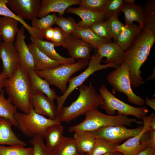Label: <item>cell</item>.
I'll return each mask as SVG.
<instances>
[{"instance_id": "1", "label": "cell", "mask_w": 155, "mask_h": 155, "mask_svg": "<svg viewBox=\"0 0 155 155\" xmlns=\"http://www.w3.org/2000/svg\"><path fill=\"white\" fill-rule=\"evenodd\" d=\"M144 25L139 30L129 47L125 51L123 62L128 65L131 84L134 86L143 82L140 69L155 42V1L149 0L144 5Z\"/></svg>"}, {"instance_id": "2", "label": "cell", "mask_w": 155, "mask_h": 155, "mask_svg": "<svg viewBox=\"0 0 155 155\" xmlns=\"http://www.w3.org/2000/svg\"><path fill=\"white\" fill-rule=\"evenodd\" d=\"M4 88L8 98L17 109L28 113L33 108V91L29 77L20 65L12 76L6 79Z\"/></svg>"}, {"instance_id": "3", "label": "cell", "mask_w": 155, "mask_h": 155, "mask_svg": "<svg viewBox=\"0 0 155 155\" xmlns=\"http://www.w3.org/2000/svg\"><path fill=\"white\" fill-rule=\"evenodd\" d=\"M79 95L69 106H63L57 119L61 123H68L88 111L98 108L104 103L102 96L96 92L91 82L88 85L82 84L79 87Z\"/></svg>"}, {"instance_id": "4", "label": "cell", "mask_w": 155, "mask_h": 155, "mask_svg": "<svg viewBox=\"0 0 155 155\" xmlns=\"http://www.w3.org/2000/svg\"><path fill=\"white\" fill-rule=\"evenodd\" d=\"M85 115V118L84 121L69 128L70 132H74L76 131H92L102 127L110 126H131L133 123L138 125L142 124V121H138L135 118H129L127 116L105 114L101 112L98 108L91 110Z\"/></svg>"}, {"instance_id": "5", "label": "cell", "mask_w": 155, "mask_h": 155, "mask_svg": "<svg viewBox=\"0 0 155 155\" xmlns=\"http://www.w3.org/2000/svg\"><path fill=\"white\" fill-rule=\"evenodd\" d=\"M17 127L25 135L32 138L39 135L44 138L47 129L54 124L61 123L57 119L46 118L32 108L28 113L17 111L14 115Z\"/></svg>"}, {"instance_id": "6", "label": "cell", "mask_w": 155, "mask_h": 155, "mask_svg": "<svg viewBox=\"0 0 155 155\" xmlns=\"http://www.w3.org/2000/svg\"><path fill=\"white\" fill-rule=\"evenodd\" d=\"M89 62L88 59H80L73 63L62 64L45 71H35L39 76L46 80L50 85L57 88L63 94L67 89V83L71 76L87 67Z\"/></svg>"}, {"instance_id": "7", "label": "cell", "mask_w": 155, "mask_h": 155, "mask_svg": "<svg viewBox=\"0 0 155 155\" xmlns=\"http://www.w3.org/2000/svg\"><path fill=\"white\" fill-rule=\"evenodd\" d=\"M107 79L112 86V92L123 93L127 96L129 102L142 106L145 104V100L137 96L132 89L130 78V69L128 65L123 62L121 65L107 76Z\"/></svg>"}, {"instance_id": "8", "label": "cell", "mask_w": 155, "mask_h": 155, "mask_svg": "<svg viewBox=\"0 0 155 155\" xmlns=\"http://www.w3.org/2000/svg\"><path fill=\"white\" fill-rule=\"evenodd\" d=\"M99 92L104 100L103 104L100 106L108 115H114L117 111L118 115H132L141 120L147 115L149 112L146 106L134 107L119 99L111 93L104 85L100 86Z\"/></svg>"}, {"instance_id": "9", "label": "cell", "mask_w": 155, "mask_h": 155, "mask_svg": "<svg viewBox=\"0 0 155 155\" xmlns=\"http://www.w3.org/2000/svg\"><path fill=\"white\" fill-rule=\"evenodd\" d=\"M102 59L96 53L89 60L87 68L77 76L71 78L69 80L68 86L65 92L61 96L57 95L56 98L57 103L56 113L57 116L59 113L67 97L77 88L83 84V83L91 75L95 72L108 67L117 69L115 65L110 64H101Z\"/></svg>"}, {"instance_id": "10", "label": "cell", "mask_w": 155, "mask_h": 155, "mask_svg": "<svg viewBox=\"0 0 155 155\" xmlns=\"http://www.w3.org/2000/svg\"><path fill=\"white\" fill-rule=\"evenodd\" d=\"M154 113L144 116L142 119L143 124L142 131L136 135L130 138L121 144L116 146L114 152H119L123 155H136L139 152L145 149L148 146L149 138L146 134L151 130L150 122Z\"/></svg>"}, {"instance_id": "11", "label": "cell", "mask_w": 155, "mask_h": 155, "mask_svg": "<svg viewBox=\"0 0 155 155\" xmlns=\"http://www.w3.org/2000/svg\"><path fill=\"white\" fill-rule=\"evenodd\" d=\"M143 126L129 129L123 126H110L90 132L96 138L103 139L113 143L119 144L121 142L133 137L142 130Z\"/></svg>"}, {"instance_id": "12", "label": "cell", "mask_w": 155, "mask_h": 155, "mask_svg": "<svg viewBox=\"0 0 155 155\" xmlns=\"http://www.w3.org/2000/svg\"><path fill=\"white\" fill-rule=\"evenodd\" d=\"M0 59L2 62V74L7 78L11 77L20 65L19 55L13 43L0 42Z\"/></svg>"}, {"instance_id": "13", "label": "cell", "mask_w": 155, "mask_h": 155, "mask_svg": "<svg viewBox=\"0 0 155 155\" xmlns=\"http://www.w3.org/2000/svg\"><path fill=\"white\" fill-rule=\"evenodd\" d=\"M40 2V0H7L6 4L21 18L32 20L38 17Z\"/></svg>"}, {"instance_id": "14", "label": "cell", "mask_w": 155, "mask_h": 155, "mask_svg": "<svg viewBox=\"0 0 155 155\" xmlns=\"http://www.w3.org/2000/svg\"><path fill=\"white\" fill-rule=\"evenodd\" d=\"M62 46L67 50L70 57L74 59L89 60L93 48L82 39L72 35L65 36Z\"/></svg>"}, {"instance_id": "15", "label": "cell", "mask_w": 155, "mask_h": 155, "mask_svg": "<svg viewBox=\"0 0 155 155\" xmlns=\"http://www.w3.org/2000/svg\"><path fill=\"white\" fill-rule=\"evenodd\" d=\"M25 28L22 26L17 33L14 45L20 59V65L27 72L34 70L32 55L25 41Z\"/></svg>"}, {"instance_id": "16", "label": "cell", "mask_w": 155, "mask_h": 155, "mask_svg": "<svg viewBox=\"0 0 155 155\" xmlns=\"http://www.w3.org/2000/svg\"><path fill=\"white\" fill-rule=\"evenodd\" d=\"M101 58L105 57V64L115 65L117 68L124 61L125 51L116 42H109L100 46L97 52Z\"/></svg>"}, {"instance_id": "17", "label": "cell", "mask_w": 155, "mask_h": 155, "mask_svg": "<svg viewBox=\"0 0 155 155\" xmlns=\"http://www.w3.org/2000/svg\"><path fill=\"white\" fill-rule=\"evenodd\" d=\"M80 3V0H42L38 17L41 18L51 13H58L62 16L70 7Z\"/></svg>"}, {"instance_id": "18", "label": "cell", "mask_w": 155, "mask_h": 155, "mask_svg": "<svg viewBox=\"0 0 155 155\" xmlns=\"http://www.w3.org/2000/svg\"><path fill=\"white\" fill-rule=\"evenodd\" d=\"M135 0H124L121 10L124 14L125 25L133 24L134 22L138 23L139 27L143 26L146 21V14L144 7L135 3Z\"/></svg>"}, {"instance_id": "19", "label": "cell", "mask_w": 155, "mask_h": 155, "mask_svg": "<svg viewBox=\"0 0 155 155\" xmlns=\"http://www.w3.org/2000/svg\"><path fill=\"white\" fill-rule=\"evenodd\" d=\"M32 103L34 111L52 119H57L56 107L46 95L41 92L33 93Z\"/></svg>"}, {"instance_id": "20", "label": "cell", "mask_w": 155, "mask_h": 155, "mask_svg": "<svg viewBox=\"0 0 155 155\" xmlns=\"http://www.w3.org/2000/svg\"><path fill=\"white\" fill-rule=\"evenodd\" d=\"M66 12L75 14L81 18L82 20L78 23L79 26L81 27H89L105 19L104 12L93 11L81 6L69 7L66 10Z\"/></svg>"}, {"instance_id": "21", "label": "cell", "mask_w": 155, "mask_h": 155, "mask_svg": "<svg viewBox=\"0 0 155 155\" xmlns=\"http://www.w3.org/2000/svg\"><path fill=\"white\" fill-rule=\"evenodd\" d=\"M27 45L33 57L35 71H45L65 64L60 61L51 59L40 51L34 43L31 42Z\"/></svg>"}, {"instance_id": "22", "label": "cell", "mask_w": 155, "mask_h": 155, "mask_svg": "<svg viewBox=\"0 0 155 155\" xmlns=\"http://www.w3.org/2000/svg\"><path fill=\"white\" fill-rule=\"evenodd\" d=\"M12 126L9 120L0 117V145L26 146V143L19 139L13 131Z\"/></svg>"}, {"instance_id": "23", "label": "cell", "mask_w": 155, "mask_h": 155, "mask_svg": "<svg viewBox=\"0 0 155 155\" xmlns=\"http://www.w3.org/2000/svg\"><path fill=\"white\" fill-rule=\"evenodd\" d=\"M27 72L31 83L33 93H42L54 102L57 95L55 90L50 88V85L48 82L39 76L34 70H30Z\"/></svg>"}, {"instance_id": "24", "label": "cell", "mask_w": 155, "mask_h": 155, "mask_svg": "<svg viewBox=\"0 0 155 155\" xmlns=\"http://www.w3.org/2000/svg\"><path fill=\"white\" fill-rule=\"evenodd\" d=\"M30 40L32 43L51 59L60 61L65 64L75 62V59L71 57L66 58L60 55L56 51L54 44L51 42L32 37H30Z\"/></svg>"}, {"instance_id": "25", "label": "cell", "mask_w": 155, "mask_h": 155, "mask_svg": "<svg viewBox=\"0 0 155 155\" xmlns=\"http://www.w3.org/2000/svg\"><path fill=\"white\" fill-rule=\"evenodd\" d=\"M19 22L13 18L7 16L1 17L0 35L3 41L13 43L20 29Z\"/></svg>"}, {"instance_id": "26", "label": "cell", "mask_w": 155, "mask_h": 155, "mask_svg": "<svg viewBox=\"0 0 155 155\" xmlns=\"http://www.w3.org/2000/svg\"><path fill=\"white\" fill-rule=\"evenodd\" d=\"M71 35L82 39L97 49L103 44L110 41L97 36L89 27H79Z\"/></svg>"}, {"instance_id": "27", "label": "cell", "mask_w": 155, "mask_h": 155, "mask_svg": "<svg viewBox=\"0 0 155 155\" xmlns=\"http://www.w3.org/2000/svg\"><path fill=\"white\" fill-rule=\"evenodd\" d=\"M64 127L60 124H54L49 127L45 132L44 138L46 141L47 148L51 152L60 144L64 136Z\"/></svg>"}, {"instance_id": "28", "label": "cell", "mask_w": 155, "mask_h": 155, "mask_svg": "<svg viewBox=\"0 0 155 155\" xmlns=\"http://www.w3.org/2000/svg\"><path fill=\"white\" fill-rule=\"evenodd\" d=\"M78 153L87 154L92 148L96 138L89 132L76 131L73 135Z\"/></svg>"}, {"instance_id": "29", "label": "cell", "mask_w": 155, "mask_h": 155, "mask_svg": "<svg viewBox=\"0 0 155 155\" xmlns=\"http://www.w3.org/2000/svg\"><path fill=\"white\" fill-rule=\"evenodd\" d=\"M7 0H0V16L11 17L17 20L28 31L31 37L43 40L42 35L28 24L24 20L14 14L7 6Z\"/></svg>"}, {"instance_id": "30", "label": "cell", "mask_w": 155, "mask_h": 155, "mask_svg": "<svg viewBox=\"0 0 155 155\" xmlns=\"http://www.w3.org/2000/svg\"><path fill=\"white\" fill-rule=\"evenodd\" d=\"M139 29L133 24L124 25L116 42L124 51L130 46Z\"/></svg>"}, {"instance_id": "31", "label": "cell", "mask_w": 155, "mask_h": 155, "mask_svg": "<svg viewBox=\"0 0 155 155\" xmlns=\"http://www.w3.org/2000/svg\"><path fill=\"white\" fill-rule=\"evenodd\" d=\"M4 93L3 89L0 92V117L9 119L13 126L17 127L14 118V115L17 111V109L8 98L7 99L5 98Z\"/></svg>"}, {"instance_id": "32", "label": "cell", "mask_w": 155, "mask_h": 155, "mask_svg": "<svg viewBox=\"0 0 155 155\" xmlns=\"http://www.w3.org/2000/svg\"><path fill=\"white\" fill-rule=\"evenodd\" d=\"M78 153L73 138L64 136L60 144L51 152V155H75Z\"/></svg>"}, {"instance_id": "33", "label": "cell", "mask_w": 155, "mask_h": 155, "mask_svg": "<svg viewBox=\"0 0 155 155\" xmlns=\"http://www.w3.org/2000/svg\"><path fill=\"white\" fill-rule=\"evenodd\" d=\"M58 18L56 13L49 14L41 18L32 20V26L43 36V33L46 30L52 27L55 24Z\"/></svg>"}, {"instance_id": "34", "label": "cell", "mask_w": 155, "mask_h": 155, "mask_svg": "<svg viewBox=\"0 0 155 155\" xmlns=\"http://www.w3.org/2000/svg\"><path fill=\"white\" fill-rule=\"evenodd\" d=\"M119 144L113 143L106 140L96 138L94 144L88 155H101L108 152H113L115 147Z\"/></svg>"}, {"instance_id": "35", "label": "cell", "mask_w": 155, "mask_h": 155, "mask_svg": "<svg viewBox=\"0 0 155 155\" xmlns=\"http://www.w3.org/2000/svg\"><path fill=\"white\" fill-rule=\"evenodd\" d=\"M55 24L61 29L65 37L71 35L79 27L74 19L70 17H58Z\"/></svg>"}, {"instance_id": "36", "label": "cell", "mask_w": 155, "mask_h": 155, "mask_svg": "<svg viewBox=\"0 0 155 155\" xmlns=\"http://www.w3.org/2000/svg\"><path fill=\"white\" fill-rule=\"evenodd\" d=\"M98 36L110 41L113 38L110 26L108 20L96 23L89 27Z\"/></svg>"}, {"instance_id": "37", "label": "cell", "mask_w": 155, "mask_h": 155, "mask_svg": "<svg viewBox=\"0 0 155 155\" xmlns=\"http://www.w3.org/2000/svg\"><path fill=\"white\" fill-rule=\"evenodd\" d=\"M33 152L32 147L0 145V155H32Z\"/></svg>"}, {"instance_id": "38", "label": "cell", "mask_w": 155, "mask_h": 155, "mask_svg": "<svg viewBox=\"0 0 155 155\" xmlns=\"http://www.w3.org/2000/svg\"><path fill=\"white\" fill-rule=\"evenodd\" d=\"M43 139L40 135H36L30 140L33 149L32 155H51L44 143Z\"/></svg>"}, {"instance_id": "39", "label": "cell", "mask_w": 155, "mask_h": 155, "mask_svg": "<svg viewBox=\"0 0 155 155\" xmlns=\"http://www.w3.org/2000/svg\"><path fill=\"white\" fill-rule=\"evenodd\" d=\"M109 0H80V5L93 11L104 12Z\"/></svg>"}, {"instance_id": "40", "label": "cell", "mask_w": 155, "mask_h": 155, "mask_svg": "<svg viewBox=\"0 0 155 155\" xmlns=\"http://www.w3.org/2000/svg\"><path fill=\"white\" fill-rule=\"evenodd\" d=\"M124 3V0H109L104 12L105 20L112 16H118Z\"/></svg>"}, {"instance_id": "41", "label": "cell", "mask_w": 155, "mask_h": 155, "mask_svg": "<svg viewBox=\"0 0 155 155\" xmlns=\"http://www.w3.org/2000/svg\"><path fill=\"white\" fill-rule=\"evenodd\" d=\"M107 20L110 23L113 38L116 42L124 25L119 20L118 16H112Z\"/></svg>"}, {"instance_id": "42", "label": "cell", "mask_w": 155, "mask_h": 155, "mask_svg": "<svg viewBox=\"0 0 155 155\" xmlns=\"http://www.w3.org/2000/svg\"><path fill=\"white\" fill-rule=\"evenodd\" d=\"M65 36L63 35L62 30L59 27L54 28V34L53 40L51 42L55 47L62 46L65 39Z\"/></svg>"}, {"instance_id": "43", "label": "cell", "mask_w": 155, "mask_h": 155, "mask_svg": "<svg viewBox=\"0 0 155 155\" xmlns=\"http://www.w3.org/2000/svg\"><path fill=\"white\" fill-rule=\"evenodd\" d=\"M54 34V28H50L46 30L43 33V36L47 40L51 42Z\"/></svg>"}, {"instance_id": "44", "label": "cell", "mask_w": 155, "mask_h": 155, "mask_svg": "<svg viewBox=\"0 0 155 155\" xmlns=\"http://www.w3.org/2000/svg\"><path fill=\"white\" fill-rule=\"evenodd\" d=\"M149 138L148 145L152 148L155 149V130H150L149 131Z\"/></svg>"}, {"instance_id": "45", "label": "cell", "mask_w": 155, "mask_h": 155, "mask_svg": "<svg viewBox=\"0 0 155 155\" xmlns=\"http://www.w3.org/2000/svg\"><path fill=\"white\" fill-rule=\"evenodd\" d=\"M136 155H155V149L148 146L145 149L139 152Z\"/></svg>"}, {"instance_id": "46", "label": "cell", "mask_w": 155, "mask_h": 155, "mask_svg": "<svg viewBox=\"0 0 155 155\" xmlns=\"http://www.w3.org/2000/svg\"><path fill=\"white\" fill-rule=\"evenodd\" d=\"M145 102L146 105L154 111L155 110V99L154 98L150 99L146 97L145 100Z\"/></svg>"}, {"instance_id": "47", "label": "cell", "mask_w": 155, "mask_h": 155, "mask_svg": "<svg viewBox=\"0 0 155 155\" xmlns=\"http://www.w3.org/2000/svg\"><path fill=\"white\" fill-rule=\"evenodd\" d=\"M7 78L3 74L0 70V92L4 87L5 82V80Z\"/></svg>"}, {"instance_id": "48", "label": "cell", "mask_w": 155, "mask_h": 155, "mask_svg": "<svg viewBox=\"0 0 155 155\" xmlns=\"http://www.w3.org/2000/svg\"><path fill=\"white\" fill-rule=\"evenodd\" d=\"M150 127L151 130H155V115L154 114L150 122Z\"/></svg>"}, {"instance_id": "49", "label": "cell", "mask_w": 155, "mask_h": 155, "mask_svg": "<svg viewBox=\"0 0 155 155\" xmlns=\"http://www.w3.org/2000/svg\"><path fill=\"white\" fill-rule=\"evenodd\" d=\"M155 73V68H154L152 71V74L146 79V80H149L154 79Z\"/></svg>"}, {"instance_id": "50", "label": "cell", "mask_w": 155, "mask_h": 155, "mask_svg": "<svg viewBox=\"0 0 155 155\" xmlns=\"http://www.w3.org/2000/svg\"><path fill=\"white\" fill-rule=\"evenodd\" d=\"M113 155H123L121 153L118 152H115L113 153Z\"/></svg>"}, {"instance_id": "51", "label": "cell", "mask_w": 155, "mask_h": 155, "mask_svg": "<svg viewBox=\"0 0 155 155\" xmlns=\"http://www.w3.org/2000/svg\"><path fill=\"white\" fill-rule=\"evenodd\" d=\"M113 152H108L107 153L101 155H113Z\"/></svg>"}, {"instance_id": "52", "label": "cell", "mask_w": 155, "mask_h": 155, "mask_svg": "<svg viewBox=\"0 0 155 155\" xmlns=\"http://www.w3.org/2000/svg\"><path fill=\"white\" fill-rule=\"evenodd\" d=\"M75 155H88L86 153H78L76 154Z\"/></svg>"}, {"instance_id": "53", "label": "cell", "mask_w": 155, "mask_h": 155, "mask_svg": "<svg viewBox=\"0 0 155 155\" xmlns=\"http://www.w3.org/2000/svg\"><path fill=\"white\" fill-rule=\"evenodd\" d=\"M1 17L0 16V19ZM1 39H1V36H0V42H1Z\"/></svg>"}]
</instances>
